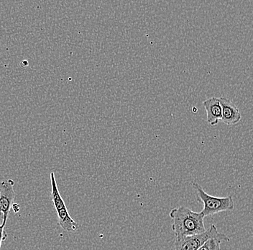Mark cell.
Returning a JSON list of instances; mask_svg holds the SVG:
<instances>
[{
    "label": "cell",
    "mask_w": 253,
    "mask_h": 250,
    "mask_svg": "<svg viewBox=\"0 0 253 250\" xmlns=\"http://www.w3.org/2000/svg\"><path fill=\"white\" fill-rule=\"evenodd\" d=\"M169 216L172 220V231L177 240L206 231L205 217L201 212L198 213L187 207L179 206L170 210Z\"/></svg>",
    "instance_id": "1"
},
{
    "label": "cell",
    "mask_w": 253,
    "mask_h": 250,
    "mask_svg": "<svg viewBox=\"0 0 253 250\" xmlns=\"http://www.w3.org/2000/svg\"><path fill=\"white\" fill-rule=\"evenodd\" d=\"M192 188L198 201L203 203L204 208L201 213L205 217L211 216L221 212L230 211L235 208V200L232 196L219 198L210 196L197 182H193Z\"/></svg>",
    "instance_id": "2"
},
{
    "label": "cell",
    "mask_w": 253,
    "mask_h": 250,
    "mask_svg": "<svg viewBox=\"0 0 253 250\" xmlns=\"http://www.w3.org/2000/svg\"><path fill=\"white\" fill-rule=\"evenodd\" d=\"M50 178L51 183V199L58 215L59 225L66 232H76L79 228L78 224L71 217L68 211L67 207L58 191L54 172L50 173Z\"/></svg>",
    "instance_id": "3"
},
{
    "label": "cell",
    "mask_w": 253,
    "mask_h": 250,
    "mask_svg": "<svg viewBox=\"0 0 253 250\" xmlns=\"http://www.w3.org/2000/svg\"><path fill=\"white\" fill-rule=\"evenodd\" d=\"M220 234L216 226L212 224L203 233L194 234L179 240L175 239L174 250H198L209 240L219 237Z\"/></svg>",
    "instance_id": "4"
},
{
    "label": "cell",
    "mask_w": 253,
    "mask_h": 250,
    "mask_svg": "<svg viewBox=\"0 0 253 250\" xmlns=\"http://www.w3.org/2000/svg\"><path fill=\"white\" fill-rule=\"evenodd\" d=\"M14 186L15 182L12 179H7L0 183V216L4 222H7L9 211L15 200Z\"/></svg>",
    "instance_id": "5"
},
{
    "label": "cell",
    "mask_w": 253,
    "mask_h": 250,
    "mask_svg": "<svg viewBox=\"0 0 253 250\" xmlns=\"http://www.w3.org/2000/svg\"><path fill=\"white\" fill-rule=\"evenodd\" d=\"M221 107V121L228 126L236 125L242 119V115L232 101L226 98H219Z\"/></svg>",
    "instance_id": "6"
},
{
    "label": "cell",
    "mask_w": 253,
    "mask_h": 250,
    "mask_svg": "<svg viewBox=\"0 0 253 250\" xmlns=\"http://www.w3.org/2000/svg\"><path fill=\"white\" fill-rule=\"evenodd\" d=\"M203 105L207 112V122L211 126H216L221 119V107L219 98H209L204 101Z\"/></svg>",
    "instance_id": "7"
},
{
    "label": "cell",
    "mask_w": 253,
    "mask_h": 250,
    "mask_svg": "<svg viewBox=\"0 0 253 250\" xmlns=\"http://www.w3.org/2000/svg\"><path fill=\"white\" fill-rule=\"evenodd\" d=\"M229 238L224 234H220L219 237H213L206 242L203 246L198 250H221V243L222 242H229Z\"/></svg>",
    "instance_id": "8"
},
{
    "label": "cell",
    "mask_w": 253,
    "mask_h": 250,
    "mask_svg": "<svg viewBox=\"0 0 253 250\" xmlns=\"http://www.w3.org/2000/svg\"><path fill=\"white\" fill-rule=\"evenodd\" d=\"M6 223L3 221L2 224H0V250H1V244L4 241H5L7 238V234L6 233L5 230H4V227H5Z\"/></svg>",
    "instance_id": "9"
}]
</instances>
